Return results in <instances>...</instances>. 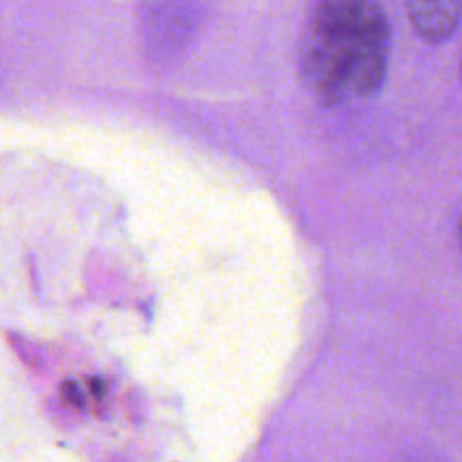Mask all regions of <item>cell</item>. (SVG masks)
Returning <instances> with one entry per match:
<instances>
[{"instance_id": "obj_1", "label": "cell", "mask_w": 462, "mask_h": 462, "mask_svg": "<svg viewBox=\"0 0 462 462\" xmlns=\"http://www.w3.org/2000/svg\"><path fill=\"white\" fill-rule=\"evenodd\" d=\"M391 43L377 0H319L298 50L302 86L323 106L373 99L386 81Z\"/></svg>"}, {"instance_id": "obj_2", "label": "cell", "mask_w": 462, "mask_h": 462, "mask_svg": "<svg viewBox=\"0 0 462 462\" xmlns=\"http://www.w3.org/2000/svg\"><path fill=\"white\" fill-rule=\"evenodd\" d=\"M411 25L429 45H440L456 34L462 18V0H404Z\"/></svg>"}, {"instance_id": "obj_3", "label": "cell", "mask_w": 462, "mask_h": 462, "mask_svg": "<svg viewBox=\"0 0 462 462\" xmlns=\"http://www.w3.org/2000/svg\"><path fill=\"white\" fill-rule=\"evenodd\" d=\"M61 400L75 411H84L86 409L84 391H81V388L77 386L75 382H63L61 383Z\"/></svg>"}, {"instance_id": "obj_4", "label": "cell", "mask_w": 462, "mask_h": 462, "mask_svg": "<svg viewBox=\"0 0 462 462\" xmlns=\"http://www.w3.org/2000/svg\"><path fill=\"white\" fill-rule=\"evenodd\" d=\"M88 388H90V395H93L95 400H102V397H104V386H102V382H99L97 377L88 379Z\"/></svg>"}, {"instance_id": "obj_5", "label": "cell", "mask_w": 462, "mask_h": 462, "mask_svg": "<svg viewBox=\"0 0 462 462\" xmlns=\"http://www.w3.org/2000/svg\"><path fill=\"white\" fill-rule=\"evenodd\" d=\"M460 244H462V221H460Z\"/></svg>"}]
</instances>
